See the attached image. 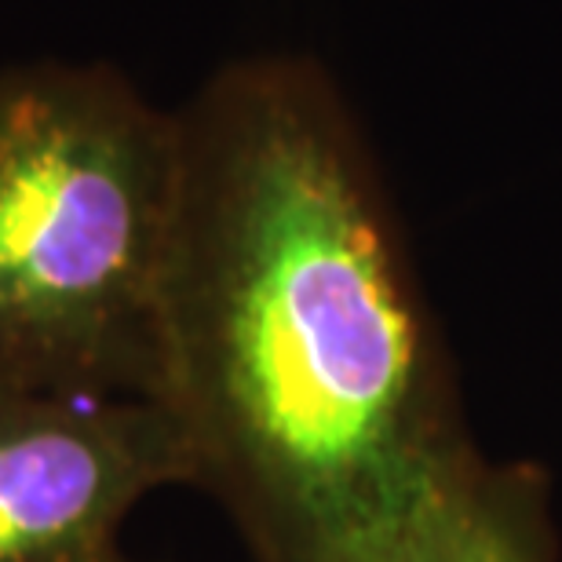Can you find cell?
<instances>
[{
	"label": "cell",
	"mask_w": 562,
	"mask_h": 562,
	"mask_svg": "<svg viewBox=\"0 0 562 562\" xmlns=\"http://www.w3.org/2000/svg\"><path fill=\"white\" fill-rule=\"evenodd\" d=\"M172 482L194 464L161 402L0 380V562H125L128 512Z\"/></svg>",
	"instance_id": "3"
},
{
	"label": "cell",
	"mask_w": 562,
	"mask_h": 562,
	"mask_svg": "<svg viewBox=\"0 0 562 562\" xmlns=\"http://www.w3.org/2000/svg\"><path fill=\"white\" fill-rule=\"evenodd\" d=\"M179 114L103 66L0 77V380L157 402Z\"/></svg>",
	"instance_id": "2"
},
{
	"label": "cell",
	"mask_w": 562,
	"mask_h": 562,
	"mask_svg": "<svg viewBox=\"0 0 562 562\" xmlns=\"http://www.w3.org/2000/svg\"><path fill=\"white\" fill-rule=\"evenodd\" d=\"M409 562H555L544 471L482 460Z\"/></svg>",
	"instance_id": "4"
},
{
	"label": "cell",
	"mask_w": 562,
	"mask_h": 562,
	"mask_svg": "<svg viewBox=\"0 0 562 562\" xmlns=\"http://www.w3.org/2000/svg\"><path fill=\"white\" fill-rule=\"evenodd\" d=\"M157 402L256 562H409L486 457L373 154L300 59L179 114Z\"/></svg>",
	"instance_id": "1"
}]
</instances>
